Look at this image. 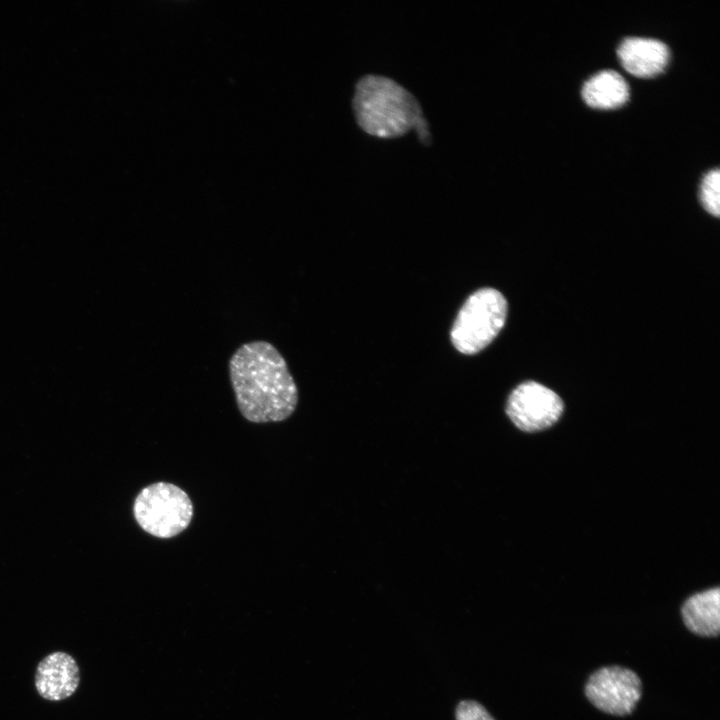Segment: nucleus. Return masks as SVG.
<instances>
[{"instance_id": "obj_1", "label": "nucleus", "mask_w": 720, "mask_h": 720, "mask_svg": "<svg viewBox=\"0 0 720 720\" xmlns=\"http://www.w3.org/2000/svg\"><path fill=\"white\" fill-rule=\"evenodd\" d=\"M229 377L238 409L250 422L284 421L296 409V383L282 354L267 341L238 347L229 360Z\"/></svg>"}, {"instance_id": "obj_2", "label": "nucleus", "mask_w": 720, "mask_h": 720, "mask_svg": "<svg viewBox=\"0 0 720 720\" xmlns=\"http://www.w3.org/2000/svg\"><path fill=\"white\" fill-rule=\"evenodd\" d=\"M352 107L358 125L370 135L392 138L415 129L422 143L431 141L419 102L395 80L374 74L363 76L355 85Z\"/></svg>"}, {"instance_id": "obj_3", "label": "nucleus", "mask_w": 720, "mask_h": 720, "mask_svg": "<svg viewBox=\"0 0 720 720\" xmlns=\"http://www.w3.org/2000/svg\"><path fill=\"white\" fill-rule=\"evenodd\" d=\"M507 301L494 288H482L471 294L453 323L450 337L461 353L472 355L486 348L503 328Z\"/></svg>"}, {"instance_id": "obj_4", "label": "nucleus", "mask_w": 720, "mask_h": 720, "mask_svg": "<svg viewBox=\"0 0 720 720\" xmlns=\"http://www.w3.org/2000/svg\"><path fill=\"white\" fill-rule=\"evenodd\" d=\"M133 512L145 532L167 539L180 534L189 526L193 505L180 487L168 482H156L138 493Z\"/></svg>"}, {"instance_id": "obj_5", "label": "nucleus", "mask_w": 720, "mask_h": 720, "mask_svg": "<svg viewBox=\"0 0 720 720\" xmlns=\"http://www.w3.org/2000/svg\"><path fill=\"white\" fill-rule=\"evenodd\" d=\"M563 408L561 398L554 391L535 381H526L509 395L506 413L518 429L535 432L556 423Z\"/></svg>"}, {"instance_id": "obj_6", "label": "nucleus", "mask_w": 720, "mask_h": 720, "mask_svg": "<svg viewBox=\"0 0 720 720\" xmlns=\"http://www.w3.org/2000/svg\"><path fill=\"white\" fill-rule=\"evenodd\" d=\"M585 693L589 701L601 711L624 716L634 710L641 698V680L627 668L603 667L590 676Z\"/></svg>"}, {"instance_id": "obj_7", "label": "nucleus", "mask_w": 720, "mask_h": 720, "mask_svg": "<svg viewBox=\"0 0 720 720\" xmlns=\"http://www.w3.org/2000/svg\"><path fill=\"white\" fill-rule=\"evenodd\" d=\"M79 682L78 665L67 653H51L37 666L35 686L39 695L46 700L61 701L70 697Z\"/></svg>"}, {"instance_id": "obj_8", "label": "nucleus", "mask_w": 720, "mask_h": 720, "mask_svg": "<svg viewBox=\"0 0 720 720\" xmlns=\"http://www.w3.org/2000/svg\"><path fill=\"white\" fill-rule=\"evenodd\" d=\"M623 68L637 77H652L660 73L668 63L669 48L657 39L627 37L617 48Z\"/></svg>"}, {"instance_id": "obj_9", "label": "nucleus", "mask_w": 720, "mask_h": 720, "mask_svg": "<svg viewBox=\"0 0 720 720\" xmlns=\"http://www.w3.org/2000/svg\"><path fill=\"white\" fill-rule=\"evenodd\" d=\"M686 627L699 636L714 637L720 630V590L709 589L688 598L682 606Z\"/></svg>"}, {"instance_id": "obj_10", "label": "nucleus", "mask_w": 720, "mask_h": 720, "mask_svg": "<svg viewBox=\"0 0 720 720\" xmlns=\"http://www.w3.org/2000/svg\"><path fill=\"white\" fill-rule=\"evenodd\" d=\"M581 93L590 107L612 109L626 103L629 98V86L618 72L602 70L584 83Z\"/></svg>"}, {"instance_id": "obj_11", "label": "nucleus", "mask_w": 720, "mask_h": 720, "mask_svg": "<svg viewBox=\"0 0 720 720\" xmlns=\"http://www.w3.org/2000/svg\"><path fill=\"white\" fill-rule=\"evenodd\" d=\"M700 200L703 207L712 215L720 214V173L719 169L707 172L700 186Z\"/></svg>"}, {"instance_id": "obj_12", "label": "nucleus", "mask_w": 720, "mask_h": 720, "mask_svg": "<svg viewBox=\"0 0 720 720\" xmlns=\"http://www.w3.org/2000/svg\"><path fill=\"white\" fill-rule=\"evenodd\" d=\"M457 720H494L488 711L478 702L461 701L456 709Z\"/></svg>"}]
</instances>
